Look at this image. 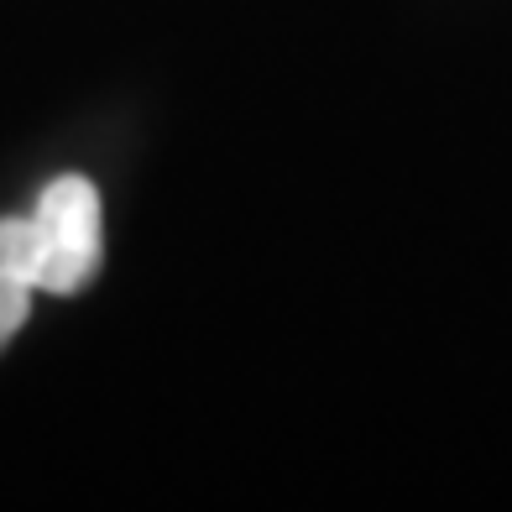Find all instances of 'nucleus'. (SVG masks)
<instances>
[{
    "instance_id": "obj_2",
    "label": "nucleus",
    "mask_w": 512,
    "mask_h": 512,
    "mask_svg": "<svg viewBox=\"0 0 512 512\" xmlns=\"http://www.w3.org/2000/svg\"><path fill=\"white\" fill-rule=\"evenodd\" d=\"M32 283L27 277H16L11 267H0V351L16 340V330L27 324V314H32Z\"/></svg>"
},
{
    "instance_id": "obj_1",
    "label": "nucleus",
    "mask_w": 512,
    "mask_h": 512,
    "mask_svg": "<svg viewBox=\"0 0 512 512\" xmlns=\"http://www.w3.org/2000/svg\"><path fill=\"white\" fill-rule=\"evenodd\" d=\"M105 262L100 194L79 173H63L42 189L32 215L0 220V267L27 277L42 293H84Z\"/></svg>"
}]
</instances>
